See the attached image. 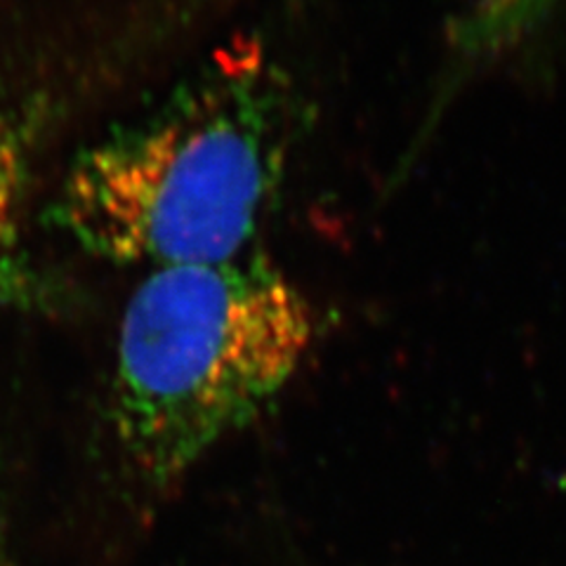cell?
Returning a JSON list of instances; mask_svg holds the SVG:
<instances>
[{"mask_svg":"<svg viewBox=\"0 0 566 566\" xmlns=\"http://www.w3.org/2000/svg\"><path fill=\"white\" fill-rule=\"evenodd\" d=\"M24 149L10 120L0 116V264H10L17 206L22 197Z\"/></svg>","mask_w":566,"mask_h":566,"instance_id":"3957f363","label":"cell"},{"mask_svg":"<svg viewBox=\"0 0 566 566\" xmlns=\"http://www.w3.org/2000/svg\"><path fill=\"white\" fill-rule=\"evenodd\" d=\"M8 286V264H0V295H3Z\"/></svg>","mask_w":566,"mask_h":566,"instance_id":"277c9868","label":"cell"},{"mask_svg":"<svg viewBox=\"0 0 566 566\" xmlns=\"http://www.w3.org/2000/svg\"><path fill=\"white\" fill-rule=\"evenodd\" d=\"M303 102L255 41L220 48L145 116L69 170L55 220L114 264H218L243 255L286 177Z\"/></svg>","mask_w":566,"mask_h":566,"instance_id":"6da1fadb","label":"cell"},{"mask_svg":"<svg viewBox=\"0 0 566 566\" xmlns=\"http://www.w3.org/2000/svg\"><path fill=\"white\" fill-rule=\"evenodd\" d=\"M316 316L260 255L151 270L120 316L114 420L137 472L168 482L274 399Z\"/></svg>","mask_w":566,"mask_h":566,"instance_id":"7a4b0ae2","label":"cell"}]
</instances>
